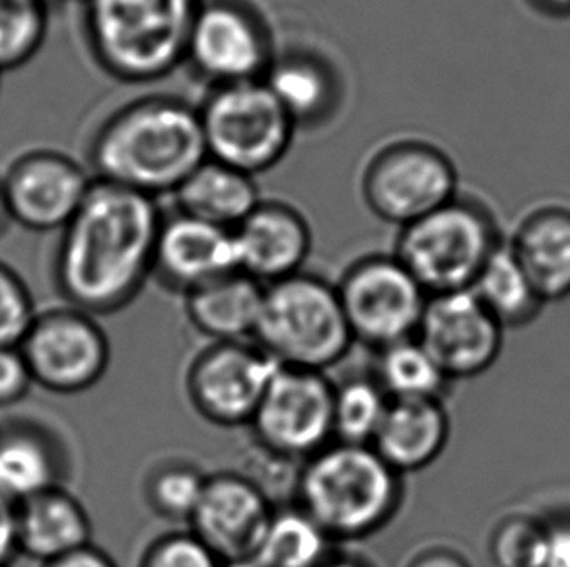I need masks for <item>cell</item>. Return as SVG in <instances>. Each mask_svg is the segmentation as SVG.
<instances>
[{"label":"cell","mask_w":570,"mask_h":567,"mask_svg":"<svg viewBox=\"0 0 570 567\" xmlns=\"http://www.w3.org/2000/svg\"><path fill=\"white\" fill-rule=\"evenodd\" d=\"M163 218L155 199L94 179L62 228L57 278L65 296L90 314L129 306L155 269Z\"/></svg>","instance_id":"obj_1"},{"label":"cell","mask_w":570,"mask_h":567,"mask_svg":"<svg viewBox=\"0 0 570 567\" xmlns=\"http://www.w3.org/2000/svg\"><path fill=\"white\" fill-rule=\"evenodd\" d=\"M94 179L155 199L176 192L207 160L199 109L171 96L125 103L90 145Z\"/></svg>","instance_id":"obj_2"},{"label":"cell","mask_w":570,"mask_h":567,"mask_svg":"<svg viewBox=\"0 0 570 567\" xmlns=\"http://www.w3.org/2000/svg\"><path fill=\"white\" fill-rule=\"evenodd\" d=\"M405 496L403 476L372 445L332 441L301 462L294 506L333 543L364 540L385 529Z\"/></svg>","instance_id":"obj_3"},{"label":"cell","mask_w":570,"mask_h":567,"mask_svg":"<svg viewBox=\"0 0 570 567\" xmlns=\"http://www.w3.org/2000/svg\"><path fill=\"white\" fill-rule=\"evenodd\" d=\"M86 41L109 77L127 84L166 78L186 62L203 0H82Z\"/></svg>","instance_id":"obj_4"},{"label":"cell","mask_w":570,"mask_h":567,"mask_svg":"<svg viewBox=\"0 0 570 567\" xmlns=\"http://www.w3.org/2000/svg\"><path fill=\"white\" fill-rule=\"evenodd\" d=\"M255 345L277 366L327 371L355 345L337 286L302 270L267 284Z\"/></svg>","instance_id":"obj_5"},{"label":"cell","mask_w":570,"mask_h":567,"mask_svg":"<svg viewBox=\"0 0 570 567\" xmlns=\"http://www.w3.org/2000/svg\"><path fill=\"white\" fill-rule=\"evenodd\" d=\"M502 239L493 212L478 200L455 197L401 228L393 255L429 296L470 290Z\"/></svg>","instance_id":"obj_6"},{"label":"cell","mask_w":570,"mask_h":567,"mask_svg":"<svg viewBox=\"0 0 570 567\" xmlns=\"http://www.w3.org/2000/svg\"><path fill=\"white\" fill-rule=\"evenodd\" d=\"M199 119L208 158L254 177L285 158L296 131L263 80L213 88Z\"/></svg>","instance_id":"obj_7"},{"label":"cell","mask_w":570,"mask_h":567,"mask_svg":"<svg viewBox=\"0 0 570 567\" xmlns=\"http://www.w3.org/2000/svg\"><path fill=\"white\" fill-rule=\"evenodd\" d=\"M363 197L372 215L401 230L460 197V176L439 146L393 140L366 163Z\"/></svg>","instance_id":"obj_8"},{"label":"cell","mask_w":570,"mask_h":567,"mask_svg":"<svg viewBox=\"0 0 570 567\" xmlns=\"http://www.w3.org/2000/svg\"><path fill=\"white\" fill-rule=\"evenodd\" d=\"M335 286L355 342L382 350L416 337L429 294L395 255L358 259Z\"/></svg>","instance_id":"obj_9"},{"label":"cell","mask_w":570,"mask_h":567,"mask_svg":"<svg viewBox=\"0 0 570 567\" xmlns=\"http://www.w3.org/2000/svg\"><path fill=\"white\" fill-rule=\"evenodd\" d=\"M333 387L324 371L277 366L249 422L257 447L301 465L332 444Z\"/></svg>","instance_id":"obj_10"},{"label":"cell","mask_w":570,"mask_h":567,"mask_svg":"<svg viewBox=\"0 0 570 567\" xmlns=\"http://www.w3.org/2000/svg\"><path fill=\"white\" fill-rule=\"evenodd\" d=\"M269 30L242 0H203L186 62L213 88L263 80L273 61Z\"/></svg>","instance_id":"obj_11"},{"label":"cell","mask_w":570,"mask_h":567,"mask_svg":"<svg viewBox=\"0 0 570 567\" xmlns=\"http://www.w3.org/2000/svg\"><path fill=\"white\" fill-rule=\"evenodd\" d=\"M275 369L254 340L210 342L187 369V397L207 422L249 426Z\"/></svg>","instance_id":"obj_12"},{"label":"cell","mask_w":570,"mask_h":567,"mask_svg":"<svg viewBox=\"0 0 570 567\" xmlns=\"http://www.w3.org/2000/svg\"><path fill=\"white\" fill-rule=\"evenodd\" d=\"M416 340L454 384L493 368L504 329L473 291H446L426 299Z\"/></svg>","instance_id":"obj_13"},{"label":"cell","mask_w":570,"mask_h":567,"mask_svg":"<svg viewBox=\"0 0 570 567\" xmlns=\"http://www.w3.org/2000/svg\"><path fill=\"white\" fill-rule=\"evenodd\" d=\"M94 177L55 150L23 153L0 177V208L31 231L62 230L82 207Z\"/></svg>","instance_id":"obj_14"},{"label":"cell","mask_w":570,"mask_h":567,"mask_svg":"<svg viewBox=\"0 0 570 567\" xmlns=\"http://www.w3.org/2000/svg\"><path fill=\"white\" fill-rule=\"evenodd\" d=\"M275 509L269 494L252 476L216 472L208 475L189 530L226 566L246 564L254 558Z\"/></svg>","instance_id":"obj_15"},{"label":"cell","mask_w":570,"mask_h":567,"mask_svg":"<svg viewBox=\"0 0 570 567\" xmlns=\"http://www.w3.org/2000/svg\"><path fill=\"white\" fill-rule=\"evenodd\" d=\"M22 345L31 377L53 391H85L100 381L109 364L108 338L82 311L38 319Z\"/></svg>","instance_id":"obj_16"},{"label":"cell","mask_w":570,"mask_h":567,"mask_svg":"<svg viewBox=\"0 0 570 567\" xmlns=\"http://www.w3.org/2000/svg\"><path fill=\"white\" fill-rule=\"evenodd\" d=\"M238 270L234 231L176 212L164 216L153 275L171 290L189 291Z\"/></svg>","instance_id":"obj_17"},{"label":"cell","mask_w":570,"mask_h":567,"mask_svg":"<svg viewBox=\"0 0 570 567\" xmlns=\"http://www.w3.org/2000/svg\"><path fill=\"white\" fill-rule=\"evenodd\" d=\"M232 231L239 272L263 286L302 272L312 251L308 220L278 200H262Z\"/></svg>","instance_id":"obj_18"},{"label":"cell","mask_w":570,"mask_h":567,"mask_svg":"<svg viewBox=\"0 0 570 567\" xmlns=\"http://www.w3.org/2000/svg\"><path fill=\"white\" fill-rule=\"evenodd\" d=\"M450 429L444 400H390L372 447L395 472L411 475L439 459L446 449Z\"/></svg>","instance_id":"obj_19"},{"label":"cell","mask_w":570,"mask_h":567,"mask_svg":"<svg viewBox=\"0 0 570 567\" xmlns=\"http://www.w3.org/2000/svg\"><path fill=\"white\" fill-rule=\"evenodd\" d=\"M512 253L546 304L570 296V208H535L509 241Z\"/></svg>","instance_id":"obj_20"},{"label":"cell","mask_w":570,"mask_h":567,"mask_svg":"<svg viewBox=\"0 0 570 567\" xmlns=\"http://www.w3.org/2000/svg\"><path fill=\"white\" fill-rule=\"evenodd\" d=\"M265 286L244 272H232L186 294L187 319L213 342L254 338Z\"/></svg>","instance_id":"obj_21"},{"label":"cell","mask_w":570,"mask_h":567,"mask_svg":"<svg viewBox=\"0 0 570 567\" xmlns=\"http://www.w3.org/2000/svg\"><path fill=\"white\" fill-rule=\"evenodd\" d=\"M174 197L178 212L226 230H236L263 200L254 176L210 158L179 185Z\"/></svg>","instance_id":"obj_22"},{"label":"cell","mask_w":570,"mask_h":567,"mask_svg":"<svg viewBox=\"0 0 570 567\" xmlns=\"http://www.w3.org/2000/svg\"><path fill=\"white\" fill-rule=\"evenodd\" d=\"M90 519L69 494L43 491L18 509V548L31 558L55 561L90 545Z\"/></svg>","instance_id":"obj_23"},{"label":"cell","mask_w":570,"mask_h":567,"mask_svg":"<svg viewBox=\"0 0 570 567\" xmlns=\"http://www.w3.org/2000/svg\"><path fill=\"white\" fill-rule=\"evenodd\" d=\"M263 82L294 125H316L332 116L337 82L327 62L317 54L291 51L275 54Z\"/></svg>","instance_id":"obj_24"},{"label":"cell","mask_w":570,"mask_h":567,"mask_svg":"<svg viewBox=\"0 0 570 567\" xmlns=\"http://www.w3.org/2000/svg\"><path fill=\"white\" fill-rule=\"evenodd\" d=\"M470 290L504 330L530 325L546 306L512 253L509 241H502L491 255Z\"/></svg>","instance_id":"obj_25"},{"label":"cell","mask_w":570,"mask_h":567,"mask_svg":"<svg viewBox=\"0 0 570 567\" xmlns=\"http://www.w3.org/2000/svg\"><path fill=\"white\" fill-rule=\"evenodd\" d=\"M332 538L294 506L277 507L265 537L246 561L252 567H320L333 553Z\"/></svg>","instance_id":"obj_26"},{"label":"cell","mask_w":570,"mask_h":567,"mask_svg":"<svg viewBox=\"0 0 570 567\" xmlns=\"http://www.w3.org/2000/svg\"><path fill=\"white\" fill-rule=\"evenodd\" d=\"M372 376L390 400H444L452 385L416 337L376 350Z\"/></svg>","instance_id":"obj_27"},{"label":"cell","mask_w":570,"mask_h":567,"mask_svg":"<svg viewBox=\"0 0 570 567\" xmlns=\"http://www.w3.org/2000/svg\"><path fill=\"white\" fill-rule=\"evenodd\" d=\"M390 397L374 376H351L333 387V441L372 445Z\"/></svg>","instance_id":"obj_28"},{"label":"cell","mask_w":570,"mask_h":567,"mask_svg":"<svg viewBox=\"0 0 570 567\" xmlns=\"http://www.w3.org/2000/svg\"><path fill=\"white\" fill-rule=\"evenodd\" d=\"M57 468L46 444L28 434L0 437V496L28 501L53 490Z\"/></svg>","instance_id":"obj_29"},{"label":"cell","mask_w":570,"mask_h":567,"mask_svg":"<svg viewBox=\"0 0 570 567\" xmlns=\"http://www.w3.org/2000/svg\"><path fill=\"white\" fill-rule=\"evenodd\" d=\"M49 31L47 0H0V74L30 62Z\"/></svg>","instance_id":"obj_30"},{"label":"cell","mask_w":570,"mask_h":567,"mask_svg":"<svg viewBox=\"0 0 570 567\" xmlns=\"http://www.w3.org/2000/svg\"><path fill=\"white\" fill-rule=\"evenodd\" d=\"M208 475L184 460H171L148 476L147 501L168 521H187L199 506Z\"/></svg>","instance_id":"obj_31"},{"label":"cell","mask_w":570,"mask_h":567,"mask_svg":"<svg viewBox=\"0 0 570 567\" xmlns=\"http://www.w3.org/2000/svg\"><path fill=\"white\" fill-rule=\"evenodd\" d=\"M543 546V519L510 515L494 527L489 556L494 567H538Z\"/></svg>","instance_id":"obj_32"},{"label":"cell","mask_w":570,"mask_h":567,"mask_svg":"<svg viewBox=\"0 0 570 567\" xmlns=\"http://www.w3.org/2000/svg\"><path fill=\"white\" fill-rule=\"evenodd\" d=\"M140 567H226L191 530L168 533L150 543Z\"/></svg>","instance_id":"obj_33"},{"label":"cell","mask_w":570,"mask_h":567,"mask_svg":"<svg viewBox=\"0 0 570 567\" xmlns=\"http://www.w3.org/2000/svg\"><path fill=\"white\" fill-rule=\"evenodd\" d=\"M33 322L28 290L12 270L0 265V348H16Z\"/></svg>","instance_id":"obj_34"},{"label":"cell","mask_w":570,"mask_h":567,"mask_svg":"<svg viewBox=\"0 0 570 567\" xmlns=\"http://www.w3.org/2000/svg\"><path fill=\"white\" fill-rule=\"evenodd\" d=\"M33 377L16 348H0V405L22 399Z\"/></svg>","instance_id":"obj_35"},{"label":"cell","mask_w":570,"mask_h":567,"mask_svg":"<svg viewBox=\"0 0 570 567\" xmlns=\"http://www.w3.org/2000/svg\"><path fill=\"white\" fill-rule=\"evenodd\" d=\"M538 567H570V514L543 519V546Z\"/></svg>","instance_id":"obj_36"},{"label":"cell","mask_w":570,"mask_h":567,"mask_svg":"<svg viewBox=\"0 0 570 567\" xmlns=\"http://www.w3.org/2000/svg\"><path fill=\"white\" fill-rule=\"evenodd\" d=\"M18 550V509L0 496V567Z\"/></svg>","instance_id":"obj_37"},{"label":"cell","mask_w":570,"mask_h":567,"mask_svg":"<svg viewBox=\"0 0 570 567\" xmlns=\"http://www.w3.org/2000/svg\"><path fill=\"white\" fill-rule=\"evenodd\" d=\"M405 567H471V564L454 548L436 545L419 550Z\"/></svg>","instance_id":"obj_38"},{"label":"cell","mask_w":570,"mask_h":567,"mask_svg":"<svg viewBox=\"0 0 570 567\" xmlns=\"http://www.w3.org/2000/svg\"><path fill=\"white\" fill-rule=\"evenodd\" d=\"M47 567H117L106 554L88 545L77 553L67 554L59 560L49 561Z\"/></svg>","instance_id":"obj_39"},{"label":"cell","mask_w":570,"mask_h":567,"mask_svg":"<svg viewBox=\"0 0 570 567\" xmlns=\"http://www.w3.org/2000/svg\"><path fill=\"white\" fill-rule=\"evenodd\" d=\"M530 7L548 18H570V0H525Z\"/></svg>","instance_id":"obj_40"},{"label":"cell","mask_w":570,"mask_h":567,"mask_svg":"<svg viewBox=\"0 0 570 567\" xmlns=\"http://www.w3.org/2000/svg\"><path fill=\"white\" fill-rule=\"evenodd\" d=\"M320 567H372L368 561L361 558V556H353V554L335 553L327 558V560Z\"/></svg>","instance_id":"obj_41"},{"label":"cell","mask_w":570,"mask_h":567,"mask_svg":"<svg viewBox=\"0 0 570 567\" xmlns=\"http://www.w3.org/2000/svg\"><path fill=\"white\" fill-rule=\"evenodd\" d=\"M226 567H252L249 564H236V566H226Z\"/></svg>","instance_id":"obj_42"},{"label":"cell","mask_w":570,"mask_h":567,"mask_svg":"<svg viewBox=\"0 0 570 567\" xmlns=\"http://www.w3.org/2000/svg\"><path fill=\"white\" fill-rule=\"evenodd\" d=\"M47 2H49V4H51V0H47Z\"/></svg>","instance_id":"obj_43"}]
</instances>
